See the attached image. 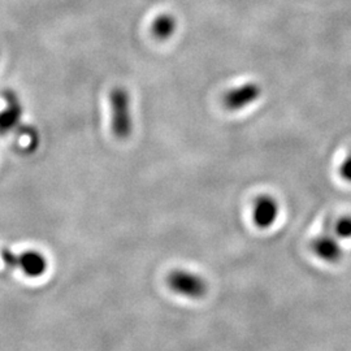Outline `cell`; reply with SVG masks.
<instances>
[{
	"instance_id": "obj_1",
	"label": "cell",
	"mask_w": 351,
	"mask_h": 351,
	"mask_svg": "<svg viewBox=\"0 0 351 351\" xmlns=\"http://www.w3.org/2000/svg\"><path fill=\"white\" fill-rule=\"evenodd\" d=\"M111 103V124L114 137L119 139L129 138L134 129L132 98L129 91L124 88H114L110 94Z\"/></svg>"
},
{
	"instance_id": "obj_2",
	"label": "cell",
	"mask_w": 351,
	"mask_h": 351,
	"mask_svg": "<svg viewBox=\"0 0 351 351\" xmlns=\"http://www.w3.org/2000/svg\"><path fill=\"white\" fill-rule=\"evenodd\" d=\"M167 285L177 295L189 300H201L208 291V282L204 277L182 268L169 272L167 276Z\"/></svg>"
},
{
	"instance_id": "obj_3",
	"label": "cell",
	"mask_w": 351,
	"mask_h": 351,
	"mask_svg": "<svg viewBox=\"0 0 351 351\" xmlns=\"http://www.w3.org/2000/svg\"><path fill=\"white\" fill-rule=\"evenodd\" d=\"M1 259L5 265L11 268H20L27 277L43 276L49 268L47 258L37 250H26L21 254L4 249L1 251Z\"/></svg>"
},
{
	"instance_id": "obj_4",
	"label": "cell",
	"mask_w": 351,
	"mask_h": 351,
	"mask_svg": "<svg viewBox=\"0 0 351 351\" xmlns=\"http://www.w3.org/2000/svg\"><path fill=\"white\" fill-rule=\"evenodd\" d=\"M262 95V88L255 82H246L237 88L226 91L223 103L229 111H241L258 101Z\"/></svg>"
},
{
	"instance_id": "obj_5",
	"label": "cell",
	"mask_w": 351,
	"mask_h": 351,
	"mask_svg": "<svg viewBox=\"0 0 351 351\" xmlns=\"http://www.w3.org/2000/svg\"><path fill=\"white\" fill-rule=\"evenodd\" d=\"M278 213H280V208L275 198L269 195H261L254 203V210H252L254 224L261 229L271 228L276 223Z\"/></svg>"
},
{
	"instance_id": "obj_6",
	"label": "cell",
	"mask_w": 351,
	"mask_h": 351,
	"mask_svg": "<svg viewBox=\"0 0 351 351\" xmlns=\"http://www.w3.org/2000/svg\"><path fill=\"white\" fill-rule=\"evenodd\" d=\"M4 97L7 101V107L0 112V136H5L16 129L24 113L23 104L13 91H7Z\"/></svg>"
},
{
	"instance_id": "obj_7",
	"label": "cell",
	"mask_w": 351,
	"mask_h": 351,
	"mask_svg": "<svg viewBox=\"0 0 351 351\" xmlns=\"http://www.w3.org/2000/svg\"><path fill=\"white\" fill-rule=\"evenodd\" d=\"M311 250L316 256H319L328 263H337L343 255L339 239L329 233H324L313 239Z\"/></svg>"
},
{
	"instance_id": "obj_8",
	"label": "cell",
	"mask_w": 351,
	"mask_h": 351,
	"mask_svg": "<svg viewBox=\"0 0 351 351\" xmlns=\"http://www.w3.org/2000/svg\"><path fill=\"white\" fill-rule=\"evenodd\" d=\"M176 29H177V21L172 14L158 16L151 26V32L154 37L160 40H165L172 37L175 34Z\"/></svg>"
},
{
	"instance_id": "obj_9",
	"label": "cell",
	"mask_w": 351,
	"mask_h": 351,
	"mask_svg": "<svg viewBox=\"0 0 351 351\" xmlns=\"http://www.w3.org/2000/svg\"><path fill=\"white\" fill-rule=\"evenodd\" d=\"M333 233L339 239H351V216H343L333 226Z\"/></svg>"
},
{
	"instance_id": "obj_10",
	"label": "cell",
	"mask_w": 351,
	"mask_h": 351,
	"mask_svg": "<svg viewBox=\"0 0 351 351\" xmlns=\"http://www.w3.org/2000/svg\"><path fill=\"white\" fill-rule=\"evenodd\" d=\"M339 175L342 176V178L351 184V155H349L343 163L339 167Z\"/></svg>"
}]
</instances>
